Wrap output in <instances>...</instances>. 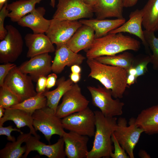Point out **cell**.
I'll list each match as a JSON object with an SVG mask.
<instances>
[{"label":"cell","mask_w":158,"mask_h":158,"mask_svg":"<svg viewBox=\"0 0 158 158\" xmlns=\"http://www.w3.org/2000/svg\"><path fill=\"white\" fill-rule=\"evenodd\" d=\"M90 69L88 77L98 81L111 91L113 97L121 99L128 85L127 83V71L121 68L101 63L95 59H87Z\"/></svg>","instance_id":"1"},{"label":"cell","mask_w":158,"mask_h":158,"mask_svg":"<svg viewBox=\"0 0 158 158\" xmlns=\"http://www.w3.org/2000/svg\"><path fill=\"white\" fill-rule=\"evenodd\" d=\"M140 43L137 40L122 33H108L100 38L95 39L90 47L86 50L87 59L111 56L126 50L137 51Z\"/></svg>","instance_id":"2"},{"label":"cell","mask_w":158,"mask_h":158,"mask_svg":"<svg viewBox=\"0 0 158 158\" xmlns=\"http://www.w3.org/2000/svg\"><path fill=\"white\" fill-rule=\"evenodd\" d=\"M95 130L92 148L87 158H110L114 149L111 136L117 125L115 116H104L100 111H94Z\"/></svg>","instance_id":"3"},{"label":"cell","mask_w":158,"mask_h":158,"mask_svg":"<svg viewBox=\"0 0 158 158\" xmlns=\"http://www.w3.org/2000/svg\"><path fill=\"white\" fill-rule=\"evenodd\" d=\"M32 117L36 131L41 132L49 142L53 135H57L62 137L65 132L61 118L57 116L54 110L47 106L35 111Z\"/></svg>","instance_id":"4"},{"label":"cell","mask_w":158,"mask_h":158,"mask_svg":"<svg viewBox=\"0 0 158 158\" xmlns=\"http://www.w3.org/2000/svg\"><path fill=\"white\" fill-rule=\"evenodd\" d=\"M143 130L135 123V118H131L127 126L125 118H119L113 134L121 145L125 150L130 158H134V150Z\"/></svg>","instance_id":"5"},{"label":"cell","mask_w":158,"mask_h":158,"mask_svg":"<svg viewBox=\"0 0 158 158\" xmlns=\"http://www.w3.org/2000/svg\"><path fill=\"white\" fill-rule=\"evenodd\" d=\"M61 121L65 129L88 137L94 136L95 115L88 107L62 118Z\"/></svg>","instance_id":"6"},{"label":"cell","mask_w":158,"mask_h":158,"mask_svg":"<svg viewBox=\"0 0 158 158\" xmlns=\"http://www.w3.org/2000/svg\"><path fill=\"white\" fill-rule=\"evenodd\" d=\"M87 89L91 95L93 104L98 108L104 116L114 117L122 114L124 103L119 99H113L110 90L100 86H89Z\"/></svg>","instance_id":"7"},{"label":"cell","mask_w":158,"mask_h":158,"mask_svg":"<svg viewBox=\"0 0 158 158\" xmlns=\"http://www.w3.org/2000/svg\"><path fill=\"white\" fill-rule=\"evenodd\" d=\"M56 10L53 18L70 21L92 18L94 13L92 7L82 0H58Z\"/></svg>","instance_id":"8"},{"label":"cell","mask_w":158,"mask_h":158,"mask_svg":"<svg viewBox=\"0 0 158 158\" xmlns=\"http://www.w3.org/2000/svg\"><path fill=\"white\" fill-rule=\"evenodd\" d=\"M7 34L0 42V62L12 63L15 61L22 53L23 41L19 30L11 25L5 27Z\"/></svg>","instance_id":"9"},{"label":"cell","mask_w":158,"mask_h":158,"mask_svg":"<svg viewBox=\"0 0 158 158\" xmlns=\"http://www.w3.org/2000/svg\"><path fill=\"white\" fill-rule=\"evenodd\" d=\"M89 101L82 94L81 89L77 83L63 95L62 101L58 105L56 114L61 118L77 112L88 107Z\"/></svg>","instance_id":"10"},{"label":"cell","mask_w":158,"mask_h":158,"mask_svg":"<svg viewBox=\"0 0 158 158\" xmlns=\"http://www.w3.org/2000/svg\"><path fill=\"white\" fill-rule=\"evenodd\" d=\"M4 85L20 97L23 101L37 94L30 76L23 73L16 66L10 71Z\"/></svg>","instance_id":"11"},{"label":"cell","mask_w":158,"mask_h":158,"mask_svg":"<svg viewBox=\"0 0 158 158\" xmlns=\"http://www.w3.org/2000/svg\"><path fill=\"white\" fill-rule=\"evenodd\" d=\"M83 24L79 21L60 20L54 18L51 22L46 35L56 48L65 45Z\"/></svg>","instance_id":"12"},{"label":"cell","mask_w":158,"mask_h":158,"mask_svg":"<svg viewBox=\"0 0 158 158\" xmlns=\"http://www.w3.org/2000/svg\"><path fill=\"white\" fill-rule=\"evenodd\" d=\"M40 137L32 135L25 141L26 150L22 157L26 158L32 151H36L40 155H44L49 158H64V142L63 138L60 137L55 143L46 145L40 140Z\"/></svg>","instance_id":"13"},{"label":"cell","mask_w":158,"mask_h":158,"mask_svg":"<svg viewBox=\"0 0 158 158\" xmlns=\"http://www.w3.org/2000/svg\"><path fill=\"white\" fill-rule=\"evenodd\" d=\"M52 62L51 56L46 53L30 58L18 67L23 73L29 74L32 80L37 81L40 77L47 76L51 72Z\"/></svg>","instance_id":"14"},{"label":"cell","mask_w":158,"mask_h":158,"mask_svg":"<svg viewBox=\"0 0 158 158\" xmlns=\"http://www.w3.org/2000/svg\"><path fill=\"white\" fill-rule=\"evenodd\" d=\"M65 146V152L68 158H87L88 137L70 131L62 136Z\"/></svg>","instance_id":"15"},{"label":"cell","mask_w":158,"mask_h":158,"mask_svg":"<svg viewBox=\"0 0 158 158\" xmlns=\"http://www.w3.org/2000/svg\"><path fill=\"white\" fill-rule=\"evenodd\" d=\"M85 57L76 53L64 45L56 48L55 56L52 62V71L56 73H59L66 66H71L74 65H80Z\"/></svg>","instance_id":"16"},{"label":"cell","mask_w":158,"mask_h":158,"mask_svg":"<svg viewBox=\"0 0 158 158\" xmlns=\"http://www.w3.org/2000/svg\"><path fill=\"white\" fill-rule=\"evenodd\" d=\"M24 40L28 50L26 56L31 58L42 54L52 53L55 49L49 38L44 33H28Z\"/></svg>","instance_id":"17"},{"label":"cell","mask_w":158,"mask_h":158,"mask_svg":"<svg viewBox=\"0 0 158 158\" xmlns=\"http://www.w3.org/2000/svg\"><path fill=\"white\" fill-rule=\"evenodd\" d=\"M46 10L43 7H39L26 15L17 23L23 27L30 28L34 33H44L50 25L51 20L45 19L44 17Z\"/></svg>","instance_id":"18"},{"label":"cell","mask_w":158,"mask_h":158,"mask_svg":"<svg viewBox=\"0 0 158 158\" xmlns=\"http://www.w3.org/2000/svg\"><path fill=\"white\" fill-rule=\"evenodd\" d=\"M142 9H137L130 13L128 20L108 33L127 32L134 35L141 40L145 48L148 50L149 47L145 38L142 28Z\"/></svg>","instance_id":"19"},{"label":"cell","mask_w":158,"mask_h":158,"mask_svg":"<svg viewBox=\"0 0 158 158\" xmlns=\"http://www.w3.org/2000/svg\"><path fill=\"white\" fill-rule=\"evenodd\" d=\"M92 7L97 19L123 18V0H97Z\"/></svg>","instance_id":"20"},{"label":"cell","mask_w":158,"mask_h":158,"mask_svg":"<svg viewBox=\"0 0 158 158\" xmlns=\"http://www.w3.org/2000/svg\"><path fill=\"white\" fill-rule=\"evenodd\" d=\"M95 31L91 27L83 25L75 32L66 45L74 52L88 49L95 40Z\"/></svg>","instance_id":"21"},{"label":"cell","mask_w":158,"mask_h":158,"mask_svg":"<svg viewBox=\"0 0 158 158\" xmlns=\"http://www.w3.org/2000/svg\"><path fill=\"white\" fill-rule=\"evenodd\" d=\"M32 115V114L18 109L11 108L5 109L4 115L0 118V126H3L8 121H12L18 128L28 126L32 135L40 137L33 127Z\"/></svg>","instance_id":"22"},{"label":"cell","mask_w":158,"mask_h":158,"mask_svg":"<svg viewBox=\"0 0 158 158\" xmlns=\"http://www.w3.org/2000/svg\"><path fill=\"white\" fill-rule=\"evenodd\" d=\"M137 125L146 134L158 133V103L142 110L135 118Z\"/></svg>","instance_id":"23"},{"label":"cell","mask_w":158,"mask_h":158,"mask_svg":"<svg viewBox=\"0 0 158 158\" xmlns=\"http://www.w3.org/2000/svg\"><path fill=\"white\" fill-rule=\"evenodd\" d=\"M79 21L83 25L88 26L94 30L95 39L107 35L110 32L119 27L126 22L124 18L111 20L82 19Z\"/></svg>","instance_id":"24"},{"label":"cell","mask_w":158,"mask_h":158,"mask_svg":"<svg viewBox=\"0 0 158 158\" xmlns=\"http://www.w3.org/2000/svg\"><path fill=\"white\" fill-rule=\"evenodd\" d=\"M43 0H19L8 4L7 8L10 11L8 15L11 20L17 22L20 19L35 9V5Z\"/></svg>","instance_id":"25"},{"label":"cell","mask_w":158,"mask_h":158,"mask_svg":"<svg viewBox=\"0 0 158 158\" xmlns=\"http://www.w3.org/2000/svg\"><path fill=\"white\" fill-rule=\"evenodd\" d=\"M57 87L51 91H46L44 93L47 99V106L56 112L59 102L64 94L70 89L74 83L70 79L66 80L64 77L56 82Z\"/></svg>","instance_id":"26"},{"label":"cell","mask_w":158,"mask_h":158,"mask_svg":"<svg viewBox=\"0 0 158 158\" xmlns=\"http://www.w3.org/2000/svg\"><path fill=\"white\" fill-rule=\"evenodd\" d=\"M28 133H20L14 141L7 142L4 147L0 150V158H20L22 157L26 150L25 145L21 146L29 137L32 135Z\"/></svg>","instance_id":"27"},{"label":"cell","mask_w":158,"mask_h":158,"mask_svg":"<svg viewBox=\"0 0 158 158\" xmlns=\"http://www.w3.org/2000/svg\"><path fill=\"white\" fill-rule=\"evenodd\" d=\"M141 9L142 25L145 30L154 32L158 31V0H148Z\"/></svg>","instance_id":"28"},{"label":"cell","mask_w":158,"mask_h":158,"mask_svg":"<svg viewBox=\"0 0 158 158\" xmlns=\"http://www.w3.org/2000/svg\"><path fill=\"white\" fill-rule=\"evenodd\" d=\"M95 59L101 63L119 67L127 71L133 65L135 62L133 55L126 51L117 55L102 56Z\"/></svg>","instance_id":"29"},{"label":"cell","mask_w":158,"mask_h":158,"mask_svg":"<svg viewBox=\"0 0 158 158\" xmlns=\"http://www.w3.org/2000/svg\"><path fill=\"white\" fill-rule=\"evenodd\" d=\"M47 99L44 93H37L20 103L11 107L12 108L21 109L33 114L36 110L47 106Z\"/></svg>","instance_id":"30"},{"label":"cell","mask_w":158,"mask_h":158,"mask_svg":"<svg viewBox=\"0 0 158 158\" xmlns=\"http://www.w3.org/2000/svg\"><path fill=\"white\" fill-rule=\"evenodd\" d=\"M22 101L20 97L4 85L0 87V106L8 109Z\"/></svg>","instance_id":"31"},{"label":"cell","mask_w":158,"mask_h":158,"mask_svg":"<svg viewBox=\"0 0 158 158\" xmlns=\"http://www.w3.org/2000/svg\"><path fill=\"white\" fill-rule=\"evenodd\" d=\"M143 31L145 40L152 52L150 55L151 63L154 69L158 71V38L155 36L154 32L145 30Z\"/></svg>","instance_id":"32"},{"label":"cell","mask_w":158,"mask_h":158,"mask_svg":"<svg viewBox=\"0 0 158 158\" xmlns=\"http://www.w3.org/2000/svg\"><path fill=\"white\" fill-rule=\"evenodd\" d=\"M111 140L114 145V152L110 157L112 158H130L125 150L117 140L113 133L111 136Z\"/></svg>","instance_id":"33"},{"label":"cell","mask_w":158,"mask_h":158,"mask_svg":"<svg viewBox=\"0 0 158 158\" xmlns=\"http://www.w3.org/2000/svg\"><path fill=\"white\" fill-rule=\"evenodd\" d=\"M151 63L150 55L145 56L138 62L135 67L136 71V76L138 77L144 75L148 71L147 65Z\"/></svg>","instance_id":"34"},{"label":"cell","mask_w":158,"mask_h":158,"mask_svg":"<svg viewBox=\"0 0 158 158\" xmlns=\"http://www.w3.org/2000/svg\"><path fill=\"white\" fill-rule=\"evenodd\" d=\"M8 3H6L0 10V40H3L7 34V31L4 27L5 18L8 16L9 11L7 8Z\"/></svg>","instance_id":"35"},{"label":"cell","mask_w":158,"mask_h":158,"mask_svg":"<svg viewBox=\"0 0 158 158\" xmlns=\"http://www.w3.org/2000/svg\"><path fill=\"white\" fill-rule=\"evenodd\" d=\"M16 65L12 63H5L0 65V87L4 84L5 79L10 71Z\"/></svg>","instance_id":"36"},{"label":"cell","mask_w":158,"mask_h":158,"mask_svg":"<svg viewBox=\"0 0 158 158\" xmlns=\"http://www.w3.org/2000/svg\"><path fill=\"white\" fill-rule=\"evenodd\" d=\"M3 126H0V135H5L7 136V140L10 141H14L16 139L13 136L11 135L13 131H16L22 133L23 132L18 128H13L12 126H9L7 127H4Z\"/></svg>","instance_id":"37"},{"label":"cell","mask_w":158,"mask_h":158,"mask_svg":"<svg viewBox=\"0 0 158 158\" xmlns=\"http://www.w3.org/2000/svg\"><path fill=\"white\" fill-rule=\"evenodd\" d=\"M47 76L39 77L37 81L36 91L37 93H44L46 90Z\"/></svg>","instance_id":"38"},{"label":"cell","mask_w":158,"mask_h":158,"mask_svg":"<svg viewBox=\"0 0 158 158\" xmlns=\"http://www.w3.org/2000/svg\"><path fill=\"white\" fill-rule=\"evenodd\" d=\"M57 76L53 73L48 75L46 80V90H48L55 86L57 82Z\"/></svg>","instance_id":"39"},{"label":"cell","mask_w":158,"mask_h":158,"mask_svg":"<svg viewBox=\"0 0 158 158\" xmlns=\"http://www.w3.org/2000/svg\"><path fill=\"white\" fill-rule=\"evenodd\" d=\"M70 79L74 83L78 82L81 77L80 73H76L71 72L69 75Z\"/></svg>","instance_id":"40"},{"label":"cell","mask_w":158,"mask_h":158,"mask_svg":"<svg viewBox=\"0 0 158 158\" xmlns=\"http://www.w3.org/2000/svg\"><path fill=\"white\" fill-rule=\"evenodd\" d=\"M138 78L136 75L128 74L127 78V83L129 86L134 84Z\"/></svg>","instance_id":"41"},{"label":"cell","mask_w":158,"mask_h":158,"mask_svg":"<svg viewBox=\"0 0 158 158\" xmlns=\"http://www.w3.org/2000/svg\"><path fill=\"white\" fill-rule=\"evenodd\" d=\"M138 0H123L124 7H130L136 4Z\"/></svg>","instance_id":"42"},{"label":"cell","mask_w":158,"mask_h":158,"mask_svg":"<svg viewBox=\"0 0 158 158\" xmlns=\"http://www.w3.org/2000/svg\"><path fill=\"white\" fill-rule=\"evenodd\" d=\"M71 72L76 73H80L81 71V69L78 65H74L71 67Z\"/></svg>","instance_id":"43"},{"label":"cell","mask_w":158,"mask_h":158,"mask_svg":"<svg viewBox=\"0 0 158 158\" xmlns=\"http://www.w3.org/2000/svg\"><path fill=\"white\" fill-rule=\"evenodd\" d=\"M139 157L142 158H150V156L149 154L145 150H140L139 152Z\"/></svg>","instance_id":"44"},{"label":"cell","mask_w":158,"mask_h":158,"mask_svg":"<svg viewBox=\"0 0 158 158\" xmlns=\"http://www.w3.org/2000/svg\"><path fill=\"white\" fill-rule=\"evenodd\" d=\"M128 74L136 76V71L135 67L133 66L127 71Z\"/></svg>","instance_id":"45"},{"label":"cell","mask_w":158,"mask_h":158,"mask_svg":"<svg viewBox=\"0 0 158 158\" xmlns=\"http://www.w3.org/2000/svg\"><path fill=\"white\" fill-rule=\"evenodd\" d=\"M85 4L92 7L95 4L97 0H82Z\"/></svg>","instance_id":"46"},{"label":"cell","mask_w":158,"mask_h":158,"mask_svg":"<svg viewBox=\"0 0 158 158\" xmlns=\"http://www.w3.org/2000/svg\"><path fill=\"white\" fill-rule=\"evenodd\" d=\"M5 109L2 107L0 106V118L4 115Z\"/></svg>","instance_id":"47"},{"label":"cell","mask_w":158,"mask_h":158,"mask_svg":"<svg viewBox=\"0 0 158 158\" xmlns=\"http://www.w3.org/2000/svg\"><path fill=\"white\" fill-rule=\"evenodd\" d=\"M8 0H0V10L2 8L5 4L7 2Z\"/></svg>","instance_id":"48"},{"label":"cell","mask_w":158,"mask_h":158,"mask_svg":"<svg viewBox=\"0 0 158 158\" xmlns=\"http://www.w3.org/2000/svg\"><path fill=\"white\" fill-rule=\"evenodd\" d=\"M50 5L53 8H54L55 5V0H50Z\"/></svg>","instance_id":"49"}]
</instances>
